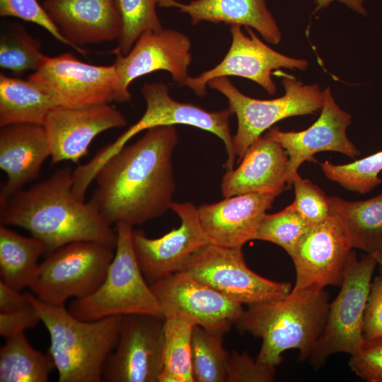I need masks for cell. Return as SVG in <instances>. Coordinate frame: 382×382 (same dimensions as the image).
<instances>
[{"label":"cell","instance_id":"cell-1","mask_svg":"<svg viewBox=\"0 0 382 382\" xmlns=\"http://www.w3.org/2000/svg\"><path fill=\"white\" fill-rule=\"evenodd\" d=\"M178 142L174 125L154 127L100 166L91 201L110 225H141L170 209L175 190L172 160Z\"/></svg>","mask_w":382,"mask_h":382},{"label":"cell","instance_id":"cell-2","mask_svg":"<svg viewBox=\"0 0 382 382\" xmlns=\"http://www.w3.org/2000/svg\"><path fill=\"white\" fill-rule=\"evenodd\" d=\"M74 170L65 166L0 204V222L28 231L47 255L70 243L88 241L115 248L117 233L90 200L73 192Z\"/></svg>","mask_w":382,"mask_h":382},{"label":"cell","instance_id":"cell-3","mask_svg":"<svg viewBox=\"0 0 382 382\" xmlns=\"http://www.w3.org/2000/svg\"><path fill=\"white\" fill-rule=\"evenodd\" d=\"M248 306L235 325L241 333L261 338L256 360L276 366L290 349L299 350L300 361L308 359L325 323L328 294L324 289H292L282 299Z\"/></svg>","mask_w":382,"mask_h":382},{"label":"cell","instance_id":"cell-4","mask_svg":"<svg viewBox=\"0 0 382 382\" xmlns=\"http://www.w3.org/2000/svg\"><path fill=\"white\" fill-rule=\"evenodd\" d=\"M50 337L48 352L59 382H100L105 361L115 347L122 316L82 320L64 306L46 303L28 293Z\"/></svg>","mask_w":382,"mask_h":382},{"label":"cell","instance_id":"cell-5","mask_svg":"<svg viewBox=\"0 0 382 382\" xmlns=\"http://www.w3.org/2000/svg\"><path fill=\"white\" fill-rule=\"evenodd\" d=\"M115 229V252L103 282L91 294L74 299L68 310L76 318L88 321L132 314L163 318L135 255L132 242L133 227L119 223Z\"/></svg>","mask_w":382,"mask_h":382},{"label":"cell","instance_id":"cell-6","mask_svg":"<svg viewBox=\"0 0 382 382\" xmlns=\"http://www.w3.org/2000/svg\"><path fill=\"white\" fill-rule=\"evenodd\" d=\"M280 74L285 93L271 100L245 96L225 76L213 79L207 84L226 98L228 108L236 115L233 146L239 163L249 146L273 125L289 117L313 114L323 107V93L318 84L304 85L293 76Z\"/></svg>","mask_w":382,"mask_h":382},{"label":"cell","instance_id":"cell-7","mask_svg":"<svg viewBox=\"0 0 382 382\" xmlns=\"http://www.w3.org/2000/svg\"><path fill=\"white\" fill-rule=\"evenodd\" d=\"M114 249L88 241L66 244L39 263L29 288L40 301L58 306L70 298L86 297L103 282Z\"/></svg>","mask_w":382,"mask_h":382},{"label":"cell","instance_id":"cell-8","mask_svg":"<svg viewBox=\"0 0 382 382\" xmlns=\"http://www.w3.org/2000/svg\"><path fill=\"white\" fill-rule=\"evenodd\" d=\"M376 265L375 257L369 254L361 260L355 255L349 262L340 291L329 303L323 330L308 359L316 369L332 354L352 356L362 347L364 316Z\"/></svg>","mask_w":382,"mask_h":382},{"label":"cell","instance_id":"cell-9","mask_svg":"<svg viewBox=\"0 0 382 382\" xmlns=\"http://www.w3.org/2000/svg\"><path fill=\"white\" fill-rule=\"evenodd\" d=\"M141 93L146 104L144 115L114 142L101 149L88 161L92 170H98L138 133L154 127L175 125L192 126L215 134L222 140L227 152L226 169L233 168L236 156L230 127V118L233 113L228 107L209 111L193 103L177 101L171 98L168 86L161 81L146 83Z\"/></svg>","mask_w":382,"mask_h":382},{"label":"cell","instance_id":"cell-10","mask_svg":"<svg viewBox=\"0 0 382 382\" xmlns=\"http://www.w3.org/2000/svg\"><path fill=\"white\" fill-rule=\"evenodd\" d=\"M184 270L242 305L280 299L291 291L289 282L272 281L251 270L241 248L207 244L191 255Z\"/></svg>","mask_w":382,"mask_h":382},{"label":"cell","instance_id":"cell-11","mask_svg":"<svg viewBox=\"0 0 382 382\" xmlns=\"http://www.w3.org/2000/svg\"><path fill=\"white\" fill-rule=\"evenodd\" d=\"M164 318L122 316L117 343L103 369L107 382H158L163 367Z\"/></svg>","mask_w":382,"mask_h":382},{"label":"cell","instance_id":"cell-12","mask_svg":"<svg viewBox=\"0 0 382 382\" xmlns=\"http://www.w3.org/2000/svg\"><path fill=\"white\" fill-rule=\"evenodd\" d=\"M163 318H183L194 325L224 335L244 310L242 304L224 296L185 270L150 284Z\"/></svg>","mask_w":382,"mask_h":382},{"label":"cell","instance_id":"cell-13","mask_svg":"<svg viewBox=\"0 0 382 382\" xmlns=\"http://www.w3.org/2000/svg\"><path fill=\"white\" fill-rule=\"evenodd\" d=\"M345 226L332 214L311 225L299 240L289 256L296 270L294 289L322 290L341 284L345 271L356 255Z\"/></svg>","mask_w":382,"mask_h":382},{"label":"cell","instance_id":"cell-14","mask_svg":"<svg viewBox=\"0 0 382 382\" xmlns=\"http://www.w3.org/2000/svg\"><path fill=\"white\" fill-rule=\"evenodd\" d=\"M28 79L40 84L57 106L80 108L115 100L117 78L114 65L88 64L70 52L47 56Z\"/></svg>","mask_w":382,"mask_h":382},{"label":"cell","instance_id":"cell-15","mask_svg":"<svg viewBox=\"0 0 382 382\" xmlns=\"http://www.w3.org/2000/svg\"><path fill=\"white\" fill-rule=\"evenodd\" d=\"M191 48L190 39L176 30L163 28L142 33L127 54H115L117 83L114 101L129 100L131 83L154 71H168L175 83L185 86L190 76Z\"/></svg>","mask_w":382,"mask_h":382},{"label":"cell","instance_id":"cell-16","mask_svg":"<svg viewBox=\"0 0 382 382\" xmlns=\"http://www.w3.org/2000/svg\"><path fill=\"white\" fill-rule=\"evenodd\" d=\"M170 209L180 219V226L156 238L142 230H132V242L139 265L149 284L184 270L200 248L212 243L199 221L197 207L190 202H173Z\"/></svg>","mask_w":382,"mask_h":382},{"label":"cell","instance_id":"cell-17","mask_svg":"<svg viewBox=\"0 0 382 382\" xmlns=\"http://www.w3.org/2000/svg\"><path fill=\"white\" fill-rule=\"evenodd\" d=\"M245 35L241 26L231 25V43L224 59L211 69L199 75L190 76L185 86L199 96H204L207 85L213 79L231 76L250 79L274 95L277 86L272 71L279 68L306 70L308 62L303 59L290 57L277 52L264 43L251 28Z\"/></svg>","mask_w":382,"mask_h":382},{"label":"cell","instance_id":"cell-18","mask_svg":"<svg viewBox=\"0 0 382 382\" xmlns=\"http://www.w3.org/2000/svg\"><path fill=\"white\" fill-rule=\"evenodd\" d=\"M323 93V105L320 115L308 129L299 132H284L275 127L270 128L265 135L279 143L288 155L286 183L289 187L301 177L299 169L303 163H318L314 156L319 152L335 151L352 158L360 155V151L347 136V129L351 124V115L339 107L330 87Z\"/></svg>","mask_w":382,"mask_h":382},{"label":"cell","instance_id":"cell-19","mask_svg":"<svg viewBox=\"0 0 382 382\" xmlns=\"http://www.w3.org/2000/svg\"><path fill=\"white\" fill-rule=\"evenodd\" d=\"M126 125L125 116L109 103L80 108L55 106L42 125L52 163H78L88 154L96 137Z\"/></svg>","mask_w":382,"mask_h":382},{"label":"cell","instance_id":"cell-20","mask_svg":"<svg viewBox=\"0 0 382 382\" xmlns=\"http://www.w3.org/2000/svg\"><path fill=\"white\" fill-rule=\"evenodd\" d=\"M275 193L237 195L197 207L200 224L212 244L241 248L255 236Z\"/></svg>","mask_w":382,"mask_h":382},{"label":"cell","instance_id":"cell-21","mask_svg":"<svg viewBox=\"0 0 382 382\" xmlns=\"http://www.w3.org/2000/svg\"><path fill=\"white\" fill-rule=\"evenodd\" d=\"M42 6L73 49L118 40L122 24L114 0H44Z\"/></svg>","mask_w":382,"mask_h":382},{"label":"cell","instance_id":"cell-22","mask_svg":"<svg viewBox=\"0 0 382 382\" xmlns=\"http://www.w3.org/2000/svg\"><path fill=\"white\" fill-rule=\"evenodd\" d=\"M50 149L43 126L16 124L1 127L0 168L6 175L0 204L38 178Z\"/></svg>","mask_w":382,"mask_h":382},{"label":"cell","instance_id":"cell-23","mask_svg":"<svg viewBox=\"0 0 382 382\" xmlns=\"http://www.w3.org/2000/svg\"><path fill=\"white\" fill-rule=\"evenodd\" d=\"M289 157L277 141L260 137L248 149L240 165L227 170L221 183L222 195L275 193L284 190Z\"/></svg>","mask_w":382,"mask_h":382},{"label":"cell","instance_id":"cell-24","mask_svg":"<svg viewBox=\"0 0 382 382\" xmlns=\"http://www.w3.org/2000/svg\"><path fill=\"white\" fill-rule=\"evenodd\" d=\"M163 8H178L190 17L192 25L209 22L245 26L255 30L273 45L282 40L280 29L266 0H192L188 3L166 0Z\"/></svg>","mask_w":382,"mask_h":382},{"label":"cell","instance_id":"cell-25","mask_svg":"<svg viewBox=\"0 0 382 382\" xmlns=\"http://www.w3.org/2000/svg\"><path fill=\"white\" fill-rule=\"evenodd\" d=\"M57 106L37 83L0 74V127L16 124L43 125Z\"/></svg>","mask_w":382,"mask_h":382},{"label":"cell","instance_id":"cell-26","mask_svg":"<svg viewBox=\"0 0 382 382\" xmlns=\"http://www.w3.org/2000/svg\"><path fill=\"white\" fill-rule=\"evenodd\" d=\"M331 214L342 222L353 248L374 255L382 243V193L366 200L329 197Z\"/></svg>","mask_w":382,"mask_h":382},{"label":"cell","instance_id":"cell-27","mask_svg":"<svg viewBox=\"0 0 382 382\" xmlns=\"http://www.w3.org/2000/svg\"><path fill=\"white\" fill-rule=\"evenodd\" d=\"M47 254L38 239L21 235L0 226V279L18 291L30 287L38 268V260Z\"/></svg>","mask_w":382,"mask_h":382},{"label":"cell","instance_id":"cell-28","mask_svg":"<svg viewBox=\"0 0 382 382\" xmlns=\"http://www.w3.org/2000/svg\"><path fill=\"white\" fill-rule=\"evenodd\" d=\"M54 369L50 353L33 348L24 332L6 337L1 347V382H46Z\"/></svg>","mask_w":382,"mask_h":382},{"label":"cell","instance_id":"cell-29","mask_svg":"<svg viewBox=\"0 0 382 382\" xmlns=\"http://www.w3.org/2000/svg\"><path fill=\"white\" fill-rule=\"evenodd\" d=\"M193 327L180 317L164 318L163 367L158 382H195L191 345Z\"/></svg>","mask_w":382,"mask_h":382},{"label":"cell","instance_id":"cell-30","mask_svg":"<svg viewBox=\"0 0 382 382\" xmlns=\"http://www.w3.org/2000/svg\"><path fill=\"white\" fill-rule=\"evenodd\" d=\"M191 345L195 382H226L230 353L223 346V335L194 325Z\"/></svg>","mask_w":382,"mask_h":382},{"label":"cell","instance_id":"cell-31","mask_svg":"<svg viewBox=\"0 0 382 382\" xmlns=\"http://www.w3.org/2000/svg\"><path fill=\"white\" fill-rule=\"evenodd\" d=\"M120 13L122 28L118 46L113 54H126L139 36L147 31L163 29L156 7L164 0H114Z\"/></svg>","mask_w":382,"mask_h":382},{"label":"cell","instance_id":"cell-32","mask_svg":"<svg viewBox=\"0 0 382 382\" xmlns=\"http://www.w3.org/2000/svg\"><path fill=\"white\" fill-rule=\"evenodd\" d=\"M320 166L328 179L352 192L366 194L382 183L378 177L382 171V150L347 164L325 161Z\"/></svg>","mask_w":382,"mask_h":382},{"label":"cell","instance_id":"cell-33","mask_svg":"<svg viewBox=\"0 0 382 382\" xmlns=\"http://www.w3.org/2000/svg\"><path fill=\"white\" fill-rule=\"evenodd\" d=\"M39 42L23 27L13 25L1 35L0 66L14 74L35 71L46 58Z\"/></svg>","mask_w":382,"mask_h":382},{"label":"cell","instance_id":"cell-34","mask_svg":"<svg viewBox=\"0 0 382 382\" xmlns=\"http://www.w3.org/2000/svg\"><path fill=\"white\" fill-rule=\"evenodd\" d=\"M311 225L291 204L277 213L265 214L260 222L255 240L276 244L289 255Z\"/></svg>","mask_w":382,"mask_h":382},{"label":"cell","instance_id":"cell-35","mask_svg":"<svg viewBox=\"0 0 382 382\" xmlns=\"http://www.w3.org/2000/svg\"><path fill=\"white\" fill-rule=\"evenodd\" d=\"M292 185L295 198L291 204L309 224L321 223L331 215L329 197L312 181L299 177Z\"/></svg>","mask_w":382,"mask_h":382},{"label":"cell","instance_id":"cell-36","mask_svg":"<svg viewBox=\"0 0 382 382\" xmlns=\"http://www.w3.org/2000/svg\"><path fill=\"white\" fill-rule=\"evenodd\" d=\"M0 16L18 18L35 23L45 29L60 42L72 47L37 0H0Z\"/></svg>","mask_w":382,"mask_h":382},{"label":"cell","instance_id":"cell-37","mask_svg":"<svg viewBox=\"0 0 382 382\" xmlns=\"http://www.w3.org/2000/svg\"><path fill=\"white\" fill-rule=\"evenodd\" d=\"M275 366L254 361L247 352L233 350L227 364L226 382H271Z\"/></svg>","mask_w":382,"mask_h":382},{"label":"cell","instance_id":"cell-38","mask_svg":"<svg viewBox=\"0 0 382 382\" xmlns=\"http://www.w3.org/2000/svg\"><path fill=\"white\" fill-rule=\"evenodd\" d=\"M349 366L366 381L382 382V337L365 341L359 352L351 356Z\"/></svg>","mask_w":382,"mask_h":382},{"label":"cell","instance_id":"cell-39","mask_svg":"<svg viewBox=\"0 0 382 382\" xmlns=\"http://www.w3.org/2000/svg\"><path fill=\"white\" fill-rule=\"evenodd\" d=\"M365 341L382 337V278L376 277L371 284L362 328Z\"/></svg>","mask_w":382,"mask_h":382},{"label":"cell","instance_id":"cell-40","mask_svg":"<svg viewBox=\"0 0 382 382\" xmlns=\"http://www.w3.org/2000/svg\"><path fill=\"white\" fill-rule=\"evenodd\" d=\"M40 321V318L30 301V304L25 308L0 312V335L6 338L11 337L35 327Z\"/></svg>","mask_w":382,"mask_h":382},{"label":"cell","instance_id":"cell-41","mask_svg":"<svg viewBox=\"0 0 382 382\" xmlns=\"http://www.w3.org/2000/svg\"><path fill=\"white\" fill-rule=\"evenodd\" d=\"M30 304L28 294H21L0 279V312H8Z\"/></svg>","mask_w":382,"mask_h":382},{"label":"cell","instance_id":"cell-42","mask_svg":"<svg viewBox=\"0 0 382 382\" xmlns=\"http://www.w3.org/2000/svg\"><path fill=\"white\" fill-rule=\"evenodd\" d=\"M334 1H339L357 13L366 16L367 12L363 5V0H315L316 4L315 11H318L328 6Z\"/></svg>","mask_w":382,"mask_h":382},{"label":"cell","instance_id":"cell-43","mask_svg":"<svg viewBox=\"0 0 382 382\" xmlns=\"http://www.w3.org/2000/svg\"><path fill=\"white\" fill-rule=\"evenodd\" d=\"M376 260L377 264L380 266V270H381V277L382 278V243L378 248V250L376 252V253L373 255Z\"/></svg>","mask_w":382,"mask_h":382}]
</instances>
